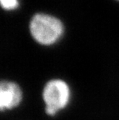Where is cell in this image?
Masks as SVG:
<instances>
[{
    "label": "cell",
    "instance_id": "5b68a950",
    "mask_svg": "<svg viewBox=\"0 0 119 120\" xmlns=\"http://www.w3.org/2000/svg\"><path fill=\"white\" fill-rule=\"evenodd\" d=\"M118 1H119V0H118Z\"/></svg>",
    "mask_w": 119,
    "mask_h": 120
},
{
    "label": "cell",
    "instance_id": "6da1fadb",
    "mask_svg": "<svg viewBox=\"0 0 119 120\" xmlns=\"http://www.w3.org/2000/svg\"><path fill=\"white\" fill-rule=\"evenodd\" d=\"M29 30L37 43L42 45H51L60 38L64 27L62 22L56 17L38 13L32 18Z\"/></svg>",
    "mask_w": 119,
    "mask_h": 120
},
{
    "label": "cell",
    "instance_id": "3957f363",
    "mask_svg": "<svg viewBox=\"0 0 119 120\" xmlns=\"http://www.w3.org/2000/svg\"><path fill=\"white\" fill-rule=\"evenodd\" d=\"M22 100V92L18 85L9 81H2L0 85V108L11 109L19 105Z\"/></svg>",
    "mask_w": 119,
    "mask_h": 120
},
{
    "label": "cell",
    "instance_id": "277c9868",
    "mask_svg": "<svg viewBox=\"0 0 119 120\" xmlns=\"http://www.w3.org/2000/svg\"><path fill=\"white\" fill-rule=\"evenodd\" d=\"M0 2L2 7L6 10H13L19 6L17 0H0Z\"/></svg>",
    "mask_w": 119,
    "mask_h": 120
},
{
    "label": "cell",
    "instance_id": "7a4b0ae2",
    "mask_svg": "<svg viewBox=\"0 0 119 120\" xmlns=\"http://www.w3.org/2000/svg\"><path fill=\"white\" fill-rule=\"evenodd\" d=\"M43 98L46 103V112L54 116L68 104L70 89L62 80H51L47 83L43 91Z\"/></svg>",
    "mask_w": 119,
    "mask_h": 120
}]
</instances>
